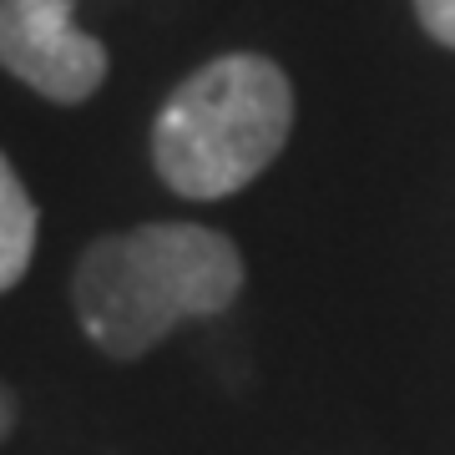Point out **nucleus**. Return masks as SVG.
<instances>
[{"label":"nucleus","instance_id":"f03ea898","mask_svg":"<svg viewBox=\"0 0 455 455\" xmlns=\"http://www.w3.org/2000/svg\"><path fill=\"white\" fill-rule=\"evenodd\" d=\"M293 127V86L259 51L212 56L163 101L152 122V167L178 197L212 203L248 188Z\"/></svg>","mask_w":455,"mask_h":455},{"label":"nucleus","instance_id":"7ed1b4c3","mask_svg":"<svg viewBox=\"0 0 455 455\" xmlns=\"http://www.w3.org/2000/svg\"><path fill=\"white\" fill-rule=\"evenodd\" d=\"M0 66L56 107L97 97L107 46L76 26L71 0H0Z\"/></svg>","mask_w":455,"mask_h":455},{"label":"nucleus","instance_id":"20e7f679","mask_svg":"<svg viewBox=\"0 0 455 455\" xmlns=\"http://www.w3.org/2000/svg\"><path fill=\"white\" fill-rule=\"evenodd\" d=\"M36 253V203L26 193L20 172L0 152V293L16 289Z\"/></svg>","mask_w":455,"mask_h":455},{"label":"nucleus","instance_id":"f257e3e1","mask_svg":"<svg viewBox=\"0 0 455 455\" xmlns=\"http://www.w3.org/2000/svg\"><path fill=\"white\" fill-rule=\"evenodd\" d=\"M243 293V253L203 223H142L82 253L71 304L107 359H142L188 319H212Z\"/></svg>","mask_w":455,"mask_h":455},{"label":"nucleus","instance_id":"423d86ee","mask_svg":"<svg viewBox=\"0 0 455 455\" xmlns=\"http://www.w3.org/2000/svg\"><path fill=\"white\" fill-rule=\"evenodd\" d=\"M11 430H16V395H11V385H0V445Z\"/></svg>","mask_w":455,"mask_h":455},{"label":"nucleus","instance_id":"39448f33","mask_svg":"<svg viewBox=\"0 0 455 455\" xmlns=\"http://www.w3.org/2000/svg\"><path fill=\"white\" fill-rule=\"evenodd\" d=\"M415 11H420V26L440 46H455V0H415Z\"/></svg>","mask_w":455,"mask_h":455}]
</instances>
